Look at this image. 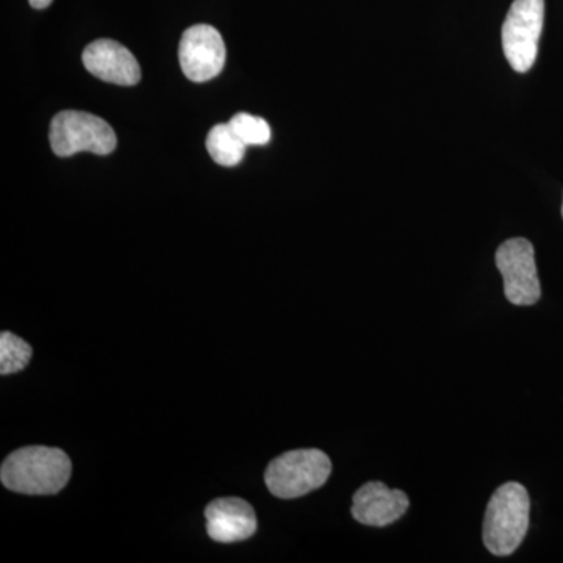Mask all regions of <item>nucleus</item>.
I'll return each mask as SVG.
<instances>
[{"label": "nucleus", "instance_id": "10", "mask_svg": "<svg viewBox=\"0 0 563 563\" xmlns=\"http://www.w3.org/2000/svg\"><path fill=\"white\" fill-rule=\"evenodd\" d=\"M207 532L218 543H236L257 531V515L242 498H220L206 507Z\"/></svg>", "mask_w": 563, "mask_h": 563}, {"label": "nucleus", "instance_id": "11", "mask_svg": "<svg viewBox=\"0 0 563 563\" xmlns=\"http://www.w3.org/2000/svg\"><path fill=\"white\" fill-rule=\"evenodd\" d=\"M207 150L218 165L235 166L243 161L247 146L239 139L231 124H218L207 136Z\"/></svg>", "mask_w": 563, "mask_h": 563}, {"label": "nucleus", "instance_id": "8", "mask_svg": "<svg viewBox=\"0 0 563 563\" xmlns=\"http://www.w3.org/2000/svg\"><path fill=\"white\" fill-rule=\"evenodd\" d=\"M409 506V496L402 490H391L384 483H368L355 492L351 512L358 523L384 528L404 517Z\"/></svg>", "mask_w": 563, "mask_h": 563}, {"label": "nucleus", "instance_id": "9", "mask_svg": "<svg viewBox=\"0 0 563 563\" xmlns=\"http://www.w3.org/2000/svg\"><path fill=\"white\" fill-rule=\"evenodd\" d=\"M85 68L109 84L132 87L139 84L141 70L131 51L113 40H98L84 52Z\"/></svg>", "mask_w": 563, "mask_h": 563}, {"label": "nucleus", "instance_id": "7", "mask_svg": "<svg viewBox=\"0 0 563 563\" xmlns=\"http://www.w3.org/2000/svg\"><path fill=\"white\" fill-rule=\"evenodd\" d=\"M179 60L188 79L198 84L214 79L225 63V46L221 33L211 25H192L181 35Z\"/></svg>", "mask_w": 563, "mask_h": 563}, {"label": "nucleus", "instance_id": "14", "mask_svg": "<svg viewBox=\"0 0 563 563\" xmlns=\"http://www.w3.org/2000/svg\"><path fill=\"white\" fill-rule=\"evenodd\" d=\"M33 9L43 10L51 5L52 0H29Z\"/></svg>", "mask_w": 563, "mask_h": 563}, {"label": "nucleus", "instance_id": "15", "mask_svg": "<svg viewBox=\"0 0 563 563\" xmlns=\"http://www.w3.org/2000/svg\"><path fill=\"white\" fill-rule=\"evenodd\" d=\"M562 217H563V203H562Z\"/></svg>", "mask_w": 563, "mask_h": 563}, {"label": "nucleus", "instance_id": "4", "mask_svg": "<svg viewBox=\"0 0 563 563\" xmlns=\"http://www.w3.org/2000/svg\"><path fill=\"white\" fill-rule=\"evenodd\" d=\"M51 147L58 157L77 152L109 155L117 147V135L106 121L85 111H62L51 122Z\"/></svg>", "mask_w": 563, "mask_h": 563}, {"label": "nucleus", "instance_id": "3", "mask_svg": "<svg viewBox=\"0 0 563 563\" xmlns=\"http://www.w3.org/2000/svg\"><path fill=\"white\" fill-rule=\"evenodd\" d=\"M332 472L331 459L320 450H296L269 463L265 483L282 499L301 498L325 484Z\"/></svg>", "mask_w": 563, "mask_h": 563}, {"label": "nucleus", "instance_id": "5", "mask_svg": "<svg viewBox=\"0 0 563 563\" xmlns=\"http://www.w3.org/2000/svg\"><path fill=\"white\" fill-rule=\"evenodd\" d=\"M544 0H515L503 25V49L517 73H528L539 54Z\"/></svg>", "mask_w": 563, "mask_h": 563}, {"label": "nucleus", "instance_id": "6", "mask_svg": "<svg viewBox=\"0 0 563 563\" xmlns=\"http://www.w3.org/2000/svg\"><path fill=\"white\" fill-rule=\"evenodd\" d=\"M496 266L504 279V295L514 306H533L542 296L537 274L536 251L526 239L504 242L495 255Z\"/></svg>", "mask_w": 563, "mask_h": 563}, {"label": "nucleus", "instance_id": "12", "mask_svg": "<svg viewBox=\"0 0 563 563\" xmlns=\"http://www.w3.org/2000/svg\"><path fill=\"white\" fill-rule=\"evenodd\" d=\"M32 346L11 332L0 333V373H20L32 361Z\"/></svg>", "mask_w": 563, "mask_h": 563}, {"label": "nucleus", "instance_id": "1", "mask_svg": "<svg viewBox=\"0 0 563 563\" xmlns=\"http://www.w3.org/2000/svg\"><path fill=\"white\" fill-rule=\"evenodd\" d=\"M73 463L58 448L25 446L2 463L0 481L22 495H57L69 483Z\"/></svg>", "mask_w": 563, "mask_h": 563}, {"label": "nucleus", "instance_id": "13", "mask_svg": "<svg viewBox=\"0 0 563 563\" xmlns=\"http://www.w3.org/2000/svg\"><path fill=\"white\" fill-rule=\"evenodd\" d=\"M229 124L246 146H263L272 140V128L263 118L239 113L229 121Z\"/></svg>", "mask_w": 563, "mask_h": 563}, {"label": "nucleus", "instance_id": "2", "mask_svg": "<svg viewBox=\"0 0 563 563\" xmlns=\"http://www.w3.org/2000/svg\"><path fill=\"white\" fill-rule=\"evenodd\" d=\"M531 499L523 485L506 483L492 495L484 517L485 548L498 558L514 554L529 529Z\"/></svg>", "mask_w": 563, "mask_h": 563}]
</instances>
